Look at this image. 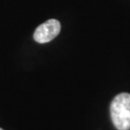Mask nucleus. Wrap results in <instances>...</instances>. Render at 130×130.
<instances>
[{
  "label": "nucleus",
  "instance_id": "nucleus-1",
  "mask_svg": "<svg viewBox=\"0 0 130 130\" xmlns=\"http://www.w3.org/2000/svg\"><path fill=\"white\" fill-rule=\"evenodd\" d=\"M111 119L118 130H130V93L116 95L110 105Z\"/></svg>",
  "mask_w": 130,
  "mask_h": 130
},
{
  "label": "nucleus",
  "instance_id": "nucleus-2",
  "mask_svg": "<svg viewBox=\"0 0 130 130\" xmlns=\"http://www.w3.org/2000/svg\"><path fill=\"white\" fill-rule=\"evenodd\" d=\"M61 31V24L57 19H48L35 30L34 40L39 43H46L54 40Z\"/></svg>",
  "mask_w": 130,
  "mask_h": 130
},
{
  "label": "nucleus",
  "instance_id": "nucleus-3",
  "mask_svg": "<svg viewBox=\"0 0 130 130\" xmlns=\"http://www.w3.org/2000/svg\"><path fill=\"white\" fill-rule=\"evenodd\" d=\"M0 130H3V129H2V128H0Z\"/></svg>",
  "mask_w": 130,
  "mask_h": 130
}]
</instances>
